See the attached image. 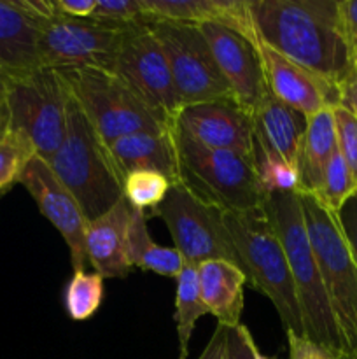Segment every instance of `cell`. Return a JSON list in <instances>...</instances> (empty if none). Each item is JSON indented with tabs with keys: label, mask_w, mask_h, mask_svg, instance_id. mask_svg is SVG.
<instances>
[{
	"label": "cell",
	"mask_w": 357,
	"mask_h": 359,
	"mask_svg": "<svg viewBox=\"0 0 357 359\" xmlns=\"http://www.w3.org/2000/svg\"><path fill=\"white\" fill-rule=\"evenodd\" d=\"M258 42L340 84L354 69V51L338 25V0H248Z\"/></svg>",
	"instance_id": "obj_1"
},
{
	"label": "cell",
	"mask_w": 357,
	"mask_h": 359,
	"mask_svg": "<svg viewBox=\"0 0 357 359\" xmlns=\"http://www.w3.org/2000/svg\"><path fill=\"white\" fill-rule=\"evenodd\" d=\"M265 209L289 263L304 337L345 356V344L332 316L317 262L304 226L298 193H272L265 196Z\"/></svg>",
	"instance_id": "obj_2"
},
{
	"label": "cell",
	"mask_w": 357,
	"mask_h": 359,
	"mask_svg": "<svg viewBox=\"0 0 357 359\" xmlns=\"http://www.w3.org/2000/svg\"><path fill=\"white\" fill-rule=\"evenodd\" d=\"M48 165L77 200L88 223L104 216L122 198V181L112 163L108 147L72 95L66 107L65 137Z\"/></svg>",
	"instance_id": "obj_3"
},
{
	"label": "cell",
	"mask_w": 357,
	"mask_h": 359,
	"mask_svg": "<svg viewBox=\"0 0 357 359\" xmlns=\"http://www.w3.org/2000/svg\"><path fill=\"white\" fill-rule=\"evenodd\" d=\"M223 221L248 284L270 298L286 333L304 335L289 263L265 209L223 212Z\"/></svg>",
	"instance_id": "obj_4"
},
{
	"label": "cell",
	"mask_w": 357,
	"mask_h": 359,
	"mask_svg": "<svg viewBox=\"0 0 357 359\" xmlns=\"http://www.w3.org/2000/svg\"><path fill=\"white\" fill-rule=\"evenodd\" d=\"M172 139L177 156L178 182L192 195L223 212L262 209L265 196L255 179L252 158L203 146L175 123Z\"/></svg>",
	"instance_id": "obj_5"
},
{
	"label": "cell",
	"mask_w": 357,
	"mask_h": 359,
	"mask_svg": "<svg viewBox=\"0 0 357 359\" xmlns=\"http://www.w3.org/2000/svg\"><path fill=\"white\" fill-rule=\"evenodd\" d=\"M58 72L105 146L132 133L168 132L175 123L111 70L79 67Z\"/></svg>",
	"instance_id": "obj_6"
},
{
	"label": "cell",
	"mask_w": 357,
	"mask_h": 359,
	"mask_svg": "<svg viewBox=\"0 0 357 359\" xmlns=\"http://www.w3.org/2000/svg\"><path fill=\"white\" fill-rule=\"evenodd\" d=\"M318 273L345 344V356L357 351V266L336 214L314 195L298 193Z\"/></svg>",
	"instance_id": "obj_7"
},
{
	"label": "cell",
	"mask_w": 357,
	"mask_h": 359,
	"mask_svg": "<svg viewBox=\"0 0 357 359\" xmlns=\"http://www.w3.org/2000/svg\"><path fill=\"white\" fill-rule=\"evenodd\" d=\"M10 116L9 133L20 137L35 156L48 161L66 132L70 91L62 74L41 67L20 76L0 77Z\"/></svg>",
	"instance_id": "obj_8"
},
{
	"label": "cell",
	"mask_w": 357,
	"mask_h": 359,
	"mask_svg": "<svg viewBox=\"0 0 357 359\" xmlns=\"http://www.w3.org/2000/svg\"><path fill=\"white\" fill-rule=\"evenodd\" d=\"M146 25L167 56L182 105L233 98L198 25L153 18Z\"/></svg>",
	"instance_id": "obj_9"
},
{
	"label": "cell",
	"mask_w": 357,
	"mask_h": 359,
	"mask_svg": "<svg viewBox=\"0 0 357 359\" xmlns=\"http://www.w3.org/2000/svg\"><path fill=\"white\" fill-rule=\"evenodd\" d=\"M149 216L160 217L167 224L174 248L188 265L223 259L241 269L224 226L223 210L200 200L181 182L172 186L167 198Z\"/></svg>",
	"instance_id": "obj_10"
},
{
	"label": "cell",
	"mask_w": 357,
	"mask_h": 359,
	"mask_svg": "<svg viewBox=\"0 0 357 359\" xmlns=\"http://www.w3.org/2000/svg\"><path fill=\"white\" fill-rule=\"evenodd\" d=\"M128 27L102 23L97 20H76L62 16L42 18L38 27L41 67L55 70L94 67L111 70L121 35Z\"/></svg>",
	"instance_id": "obj_11"
},
{
	"label": "cell",
	"mask_w": 357,
	"mask_h": 359,
	"mask_svg": "<svg viewBox=\"0 0 357 359\" xmlns=\"http://www.w3.org/2000/svg\"><path fill=\"white\" fill-rule=\"evenodd\" d=\"M146 21L125 28L112 58L111 72L121 77L168 119L175 121L182 107L181 98L175 90L167 56Z\"/></svg>",
	"instance_id": "obj_12"
},
{
	"label": "cell",
	"mask_w": 357,
	"mask_h": 359,
	"mask_svg": "<svg viewBox=\"0 0 357 359\" xmlns=\"http://www.w3.org/2000/svg\"><path fill=\"white\" fill-rule=\"evenodd\" d=\"M20 184L30 193L42 216L59 231L70 251L74 272L84 270L88 219L72 193L58 181L55 172L42 158H31L20 177Z\"/></svg>",
	"instance_id": "obj_13"
},
{
	"label": "cell",
	"mask_w": 357,
	"mask_h": 359,
	"mask_svg": "<svg viewBox=\"0 0 357 359\" xmlns=\"http://www.w3.org/2000/svg\"><path fill=\"white\" fill-rule=\"evenodd\" d=\"M234 102L251 112L268 91L259 44L241 32L220 23L198 25Z\"/></svg>",
	"instance_id": "obj_14"
},
{
	"label": "cell",
	"mask_w": 357,
	"mask_h": 359,
	"mask_svg": "<svg viewBox=\"0 0 357 359\" xmlns=\"http://www.w3.org/2000/svg\"><path fill=\"white\" fill-rule=\"evenodd\" d=\"M175 125L203 146L252 158V116L233 98L182 105Z\"/></svg>",
	"instance_id": "obj_15"
},
{
	"label": "cell",
	"mask_w": 357,
	"mask_h": 359,
	"mask_svg": "<svg viewBox=\"0 0 357 359\" xmlns=\"http://www.w3.org/2000/svg\"><path fill=\"white\" fill-rule=\"evenodd\" d=\"M259 55H261L266 86L280 102L300 111L307 118L324 109L338 107L340 90L336 84L284 58L282 55L261 42H259Z\"/></svg>",
	"instance_id": "obj_16"
},
{
	"label": "cell",
	"mask_w": 357,
	"mask_h": 359,
	"mask_svg": "<svg viewBox=\"0 0 357 359\" xmlns=\"http://www.w3.org/2000/svg\"><path fill=\"white\" fill-rule=\"evenodd\" d=\"M41 20L28 0H0V77L41 69Z\"/></svg>",
	"instance_id": "obj_17"
},
{
	"label": "cell",
	"mask_w": 357,
	"mask_h": 359,
	"mask_svg": "<svg viewBox=\"0 0 357 359\" xmlns=\"http://www.w3.org/2000/svg\"><path fill=\"white\" fill-rule=\"evenodd\" d=\"M132 209L122 196L104 216L90 221L86 228V256L94 272L104 279H121L130 276L132 265L126 256L128 224Z\"/></svg>",
	"instance_id": "obj_18"
},
{
	"label": "cell",
	"mask_w": 357,
	"mask_h": 359,
	"mask_svg": "<svg viewBox=\"0 0 357 359\" xmlns=\"http://www.w3.org/2000/svg\"><path fill=\"white\" fill-rule=\"evenodd\" d=\"M146 18L181 23H220L258 42L248 0H140ZM259 44V42H258Z\"/></svg>",
	"instance_id": "obj_19"
},
{
	"label": "cell",
	"mask_w": 357,
	"mask_h": 359,
	"mask_svg": "<svg viewBox=\"0 0 357 359\" xmlns=\"http://www.w3.org/2000/svg\"><path fill=\"white\" fill-rule=\"evenodd\" d=\"M251 116L255 142L296 165L307 132V116L280 102L270 90L262 95Z\"/></svg>",
	"instance_id": "obj_20"
},
{
	"label": "cell",
	"mask_w": 357,
	"mask_h": 359,
	"mask_svg": "<svg viewBox=\"0 0 357 359\" xmlns=\"http://www.w3.org/2000/svg\"><path fill=\"white\" fill-rule=\"evenodd\" d=\"M107 147L121 181L133 172L153 170L170 179L172 184L178 182L172 128L163 133H132L114 140Z\"/></svg>",
	"instance_id": "obj_21"
},
{
	"label": "cell",
	"mask_w": 357,
	"mask_h": 359,
	"mask_svg": "<svg viewBox=\"0 0 357 359\" xmlns=\"http://www.w3.org/2000/svg\"><path fill=\"white\" fill-rule=\"evenodd\" d=\"M198 270L200 294L212 314L220 325H240V316L244 311V287L248 283L241 269L230 262L212 259L196 266Z\"/></svg>",
	"instance_id": "obj_22"
},
{
	"label": "cell",
	"mask_w": 357,
	"mask_h": 359,
	"mask_svg": "<svg viewBox=\"0 0 357 359\" xmlns=\"http://www.w3.org/2000/svg\"><path fill=\"white\" fill-rule=\"evenodd\" d=\"M338 151L332 109H324L308 118L307 132L298 154L296 167L300 172V193L315 195L322 184L326 167Z\"/></svg>",
	"instance_id": "obj_23"
},
{
	"label": "cell",
	"mask_w": 357,
	"mask_h": 359,
	"mask_svg": "<svg viewBox=\"0 0 357 359\" xmlns=\"http://www.w3.org/2000/svg\"><path fill=\"white\" fill-rule=\"evenodd\" d=\"M147 219H149L147 212L140 209H132L128 241H126L128 263L132 265V269H140L146 272H154L158 276L177 279L186 266L184 258L175 248H164L150 238Z\"/></svg>",
	"instance_id": "obj_24"
},
{
	"label": "cell",
	"mask_w": 357,
	"mask_h": 359,
	"mask_svg": "<svg viewBox=\"0 0 357 359\" xmlns=\"http://www.w3.org/2000/svg\"><path fill=\"white\" fill-rule=\"evenodd\" d=\"M209 314L200 294L198 270L195 265L182 269L177 277V290H175V325L178 337V359H188L189 340H191L195 326L200 318Z\"/></svg>",
	"instance_id": "obj_25"
},
{
	"label": "cell",
	"mask_w": 357,
	"mask_h": 359,
	"mask_svg": "<svg viewBox=\"0 0 357 359\" xmlns=\"http://www.w3.org/2000/svg\"><path fill=\"white\" fill-rule=\"evenodd\" d=\"M252 165L262 196L272 193H300V172L296 165L268 151L255 140L252 149Z\"/></svg>",
	"instance_id": "obj_26"
},
{
	"label": "cell",
	"mask_w": 357,
	"mask_h": 359,
	"mask_svg": "<svg viewBox=\"0 0 357 359\" xmlns=\"http://www.w3.org/2000/svg\"><path fill=\"white\" fill-rule=\"evenodd\" d=\"M198 359H273L259 351L252 333L244 325L226 326L217 323L212 339Z\"/></svg>",
	"instance_id": "obj_27"
},
{
	"label": "cell",
	"mask_w": 357,
	"mask_h": 359,
	"mask_svg": "<svg viewBox=\"0 0 357 359\" xmlns=\"http://www.w3.org/2000/svg\"><path fill=\"white\" fill-rule=\"evenodd\" d=\"M104 277L97 272H74L65 287L66 314L74 321H86L97 314L104 298Z\"/></svg>",
	"instance_id": "obj_28"
},
{
	"label": "cell",
	"mask_w": 357,
	"mask_h": 359,
	"mask_svg": "<svg viewBox=\"0 0 357 359\" xmlns=\"http://www.w3.org/2000/svg\"><path fill=\"white\" fill-rule=\"evenodd\" d=\"M170 179L164 177L160 172L139 170L126 175L122 181V196L128 200L133 209H140L144 212H153L164 198L172 188ZM149 216V214H147Z\"/></svg>",
	"instance_id": "obj_29"
},
{
	"label": "cell",
	"mask_w": 357,
	"mask_h": 359,
	"mask_svg": "<svg viewBox=\"0 0 357 359\" xmlns=\"http://www.w3.org/2000/svg\"><path fill=\"white\" fill-rule=\"evenodd\" d=\"M356 193L357 184L354 182L352 174H350L349 167L343 161L340 151H336L331 160H329L328 167H326L321 188L314 196L326 209L331 210L332 214H338L340 209L345 205L346 200L356 195Z\"/></svg>",
	"instance_id": "obj_30"
},
{
	"label": "cell",
	"mask_w": 357,
	"mask_h": 359,
	"mask_svg": "<svg viewBox=\"0 0 357 359\" xmlns=\"http://www.w3.org/2000/svg\"><path fill=\"white\" fill-rule=\"evenodd\" d=\"M31 158H35L34 149L13 133L0 142V195L20 182L21 174Z\"/></svg>",
	"instance_id": "obj_31"
},
{
	"label": "cell",
	"mask_w": 357,
	"mask_h": 359,
	"mask_svg": "<svg viewBox=\"0 0 357 359\" xmlns=\"http://www.w3.org/2000/svg\"><path fill=\"white\" fill-rule=\"evenodd\" d=\"M332 118H335L338 151L352 174L354 182L357 184V118L342 107L332 109Z\"/></svg>",
	"instance_id": "obj_32"
},
{
	"label": "cell",
	"mask_w": 357,
	"mask_h": 359,
	"mask_svg": "<svg viewBox=\"0 0 357 359\" xmlns=\"http://www.w3.org/2000/svg\"><path fill=\"white\" fill-rule=\"evenodd\" d=\"M91 20L115 27H130L146 21L140 0H97Z\"/></svg>",
	"instance_id": "obj_33"
},
{
	"label": "cell",
	"mask_w": 357,
	"mask_h": 359,
	"mask_svg": "<svg viewBox=\"0 0 357 359\" xmlns=\"http://www.w3.org/2000/svg\"><path fill=\"white\" fill-rule=\"evenodd\" d=\"M287 344H289V359H343L340 351L329 349L308 337L296 335L293 332H287Z\"/></svg>",
	"instance_id": "obj_34"
},
{
	"label": "cell",
	"mask_w": 357,
	"mask_h": 359,
	"mask_svg": "<svg viewBox=\"0 0 357 359\" xmlns=\"http://www.w3.org/2000/svg\"><path fill=\"white\" fill-rule=\"evenodd\" d=\"M336 216H338L340 226H342L343 235H345L346 242H349L354 262H356L357 266V193L346 200L345 205L340 209Z\"/></svg>",
	"instance_id": "obj_35"
},
{
	"label": "cell",
	"mask_w": 357,
	"mask_h": 359,
	"mask_svg": "<svg viewBox=\"0 0 357 359\" xmlns=\"http://www.w3.org/2000/svg\"><path fill=\"white\" fill-rule=\"evenodd\" d=\"M338 25L354 51L357 48V0H338Z\"/></svg>",
	"instance_id": "obj_36"
},
{
	"label": "cell",
	"mask_w": 357,
	"mask_h": 359,
	"mask_svg": "<svg viewBox=\"0 0 357 359\" xmlns=\"http://www.w3.org/2000/svg\"><path fill=\"white\" fill-rule=\"evenodd\" d=\"M58 14L76 20H90L97 7V0H55Z\"/></svg>",
	"instance_id": "obj_37"
},
{
	"label": "cell",
	"mask_w": 357,
	"mask_h": 359,
	"mask_svg": "<svg viewBox=\"0 0 357 359\" xmlns=\"http://www.w3.org/2000/svg\"><path fill=\"white\" fill-rule=\"evenodd\" d=\"M338 107L345 109L346 112H350V114L357 118V72H354L349 79L343 81L338 86Z\"/></svg>",
	"instance_id": "obj_38"
},
{
	"label": "cell",
	"mask_w": 357,
	"mask_h": 359,
	"mask_svg": "<svg viewBox=\"0 0 357 359\" xmlns=\"http://www.w3.org/2000/svg\"><path fill=\"white\" fill-rule=\"evenodd\" d=\"M9 130H10L9 107H7L6 95H4L2 86H0V142L9 135Z\"/></svg>",
	"instance_id": "obj_39"
},
{
	"label": "cell",
	"mask_w": 357,
	"mask_h": 359,
	"mask_svg": "<svg viewBox=\"0 0 357 359\" xmlns=\"http://www.w3.org/2000/svg\"><path fill=\"white\" fill-rule=\"evenodd\" d=\"M352 58H354V69H356V72H357V48L354 49V55H352Z\"/></svg>",
	"instance_id": "obj_40"
},
{
	"label": "cell",
	"mask_w": 357,
	"mask_h": 359,
	"mask_svg": "<svg viewBox=\"0 0 357 359\" xmlns=\"http://www.w3.org/2000/svg\"><path fill=\"white\" fill-rule=\"evenodd\" d=\"M343 359H357V351L352 354H346V356H343Z\"/></svg>",
	"instance_id": "obj_41"
}]
</instances>
